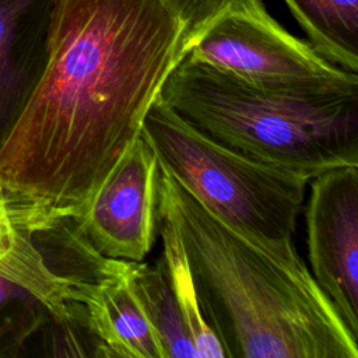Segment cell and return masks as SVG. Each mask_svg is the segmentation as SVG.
Instances as JSON below:
<instances>
[{"label": "cell", "mask_w": 358, "mask_h": 358, "mask_svg": "<svg viewBox=\"0 0 358 358\" xmlns=\"http://www.w3.org/2000/svg\"><path fill=\"white\" fill-rule=\"evenodd\" d=\"M161 0H57L46 60L0 145V192L32 236L81 217L182 57Z\"/></svg>", "instance_id": "cell-1"}, {"label": "cell", "mask_w": 358, "mask_h": 358, "mask_svg": "<svg viewBox=\"0 0 358 358\" xmlns=\"http://www.w3.org/2000/svg\"><path fill=\"white\" fill-rule=\"evenodd\" d=\"M158 214L180 238L227 358H358V337L301 257H280L248 239L161 168Z\"/></svg>", "instance_id": "cell-2"}, {"label": "cell", "mask_w": 358, "mask_h": 358, "mask_svg": "<svg viewBox=\"0 0 358 358\" xmlns=\"http://www.w3.org/2000/svg\"><path fill=\"white\" fill-rule=\"evenodd\" d=\"M161 98L217 143L309 180L333 168L358 165V92L267 91L182 56Z\"/></svg>", "instance_id": "cell-3"}, {"label": "cell", "mask_w": 358, "mask_h": 358, "mask_svg": "<svg viewBox=\"0 0 358 358\" xmlns=\"http://www.w3.org/2000/svg\"><path fill=\"white\" fill-rule=\"evenodd\" d=\"M141 137L158 165L214 217L284 259L299 257L292 235L309 179L248 158L180 117L161 95Z\"/></svg>", "instance_id": "cell-4"}, {"label": "cell", "mask_w": 358, "mask_h": 358, "mask_svg": "<svg viewBox=\"0 0 358 358\" xmlns=\"http://www.w3.org/2000/svg\"><path fill=\"white\" fill-rule=\"evenodd\" d=\"M182 56L252 87L295 95L358 92V74L287 32L260 0H229L183 42Z\"/></svg>", "instance_id": "cell-5"}, {"label": "cell", "mask_w": 358, "mask_h": 358, "mask_svg": "<svg viewBox=\"0 0 358 358\" xmlns=\"http://www.w3.org/2000/svg\"><path fill=\"white\" fill-rule=\"evenodd\" d=\"M305 206L310 273L358 337V165L312 178Z\"/></svg>", "instance_id": "cell-6"}, {"label": "cell", "mask_w": 358, "mask_h": 358, "mask_svg": "<svg viewBox=\"0 0 358 358\" xmlns=\"http://www.w3.org/2000/svg\"><path fill=\"white\" fill-rule=\"evenodd\" d=\"M158 176L157 157L140 134L85 213L70 222L102 256L143 262L158 232Z\"/></svg>", "instance_id": "cell-7"}, {"label": "cell", "mask_w": 358, "mask_h": 358, "mask_svg": "<svg viewBox=\"0 0 358 358\" xmlns=\"http://www.w3.org/2000/svg\"><path fill=\"white\" fill-rule=\"evenodd\" d=\"M131 262L108 257L91 278H71L73 302L94 340L95 357L165 358L133 289Z\"/></svg>", "instance_id": "cell-8"}, {"label": "cell", "mask_w": 358, "mask_h": 358, "mask_svg": "<svg viewBox=\"0 0 358 358\" xmlns=\"http://www.w3.org/2000/svg\"><path fill=\"white\" fill-rule=\"evenodd\" d=\"M57 0H0V145L46 60Z\"/></svg>", "instance_id": "cell-9"}, {"label": "cell", "mask_w": 358, "mask_h": 358, "mask_svg": "<svg viewBox=\"0 0 358 358\" xmlns=\"http://www.w3.org/2000/svg\"><path fill=\"white\" fill-rule=\"evenodd\" d=\"M0 277L28 291L56 323L73 319L71 278L55 271L34 236L22 229L0 192Z\"/></svg>", "instance_id": "cell-10"}, {"label": "cell", "mask_w": 358, "mask_h": 358, "mask_svg": "<svg viewBox=\"0 0 358 358\" xmlns=\"http://www.w3.org/2000/svg\"><path fill=\"white\" fill-rule=\"evenodd\" d=\"M309 45L330 63L358 74V0H285Z\"/></svg>", "instance_id": "cell-11"}, {"label": "cell", "mask_w": 358, "mask_h": 358, "mask_svg": "<svg viewBox=\"0 0 358 358\" xmlns=\"http://www.w3.org/2000/svg\"><path fill=\"white\" fill-rule=\"evenodd\" d=\"M130 280L165 358H199L172 292L162 257L154 266L131 262Z\"/></svg>", "instance_id": "cell-12"}, {"label": "cell", "mask_w": 358, "mask_h": 358, "mask_svg": "<svg viewBox=\"0 0 358 358\" xmlns=\"http://www.w3.org/2000/svg\"><path fill=\"white\" fill-rule=\"evenodd\" d=\"M158 234L162 241L161 257L168 280L199 358H227L224 345L203 315L196 282L180 238L172 222L161 214H158Z\"/></svg>", "instance_id": "cell-13"}, {"label": "cell", "mask_w": 358, "mask_h": 358, "mask_svg": "<svg viewBox=\"0 0 358 358\" xmlns=\"http://www.w3.org/2000/svg\"><path fill=\"white\" fill-rule=\"evenodd\" d=\"M180 21L185 39L220 11L229 0H161Z\"/></svg>", "instance_id": "cell-14"}, {"label": "cell", "mask_w": 358, "mask_h": 358, "mask_svg": "<svg viewBox=\"0 0 358 358\" xmlns=\"http://www.w3.org/2000/svg\"><path fill=\"white\" fill-rule=\"evenodd\" d=\"M22 302H38L28 291L18 284L0 277V312L8 306Z\"/></svg>", "instance_id": "cell-15"}]
</instances>
